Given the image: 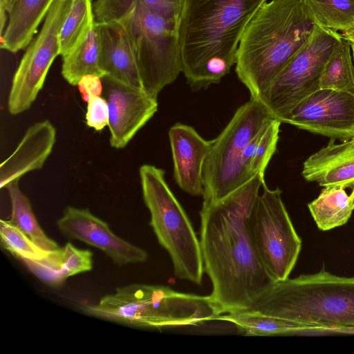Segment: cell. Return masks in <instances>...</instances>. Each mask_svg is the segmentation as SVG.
<instances>
[{
  "instance_id": "cell-1",
  "label": "cell",
  "mask_w": 354,
  "mask_h": 354,
  "mask_svg": "<svg viewBox=\"0 0 354 354\" xmlns=\"http://www.w3.org/2000/svg\"><path fill=\"white\" fill-rule=\"evenodd\" d=\"M265 183L257 175L223 199L203 203L200 244L209 295L223 314L248 310L274 283L263 266L250 231L249 218Z\"/></svg>"
},
{
  "instance_id": "cell-2",
  "label": "cell",
  "mask_w": 354,
  "mask_h": 354,
  "mask_svg": "<svg viewBox=\"0 0 354 354\" xmlns=\"http://www.w3.org/2000/svg\"><path fill=\"white\" fill-rule=\"evenodd\" d=\"M266 0H184L178 24L183 73L194 90L218 84L236 64L241 37Z\"/></svg>"
},
{
  "instance_id": "cell-3",
  "label": "cell",
  "mask_w": 354,
  "mask_h": 354,
  "mask_svg": "<svg viewBox=\"0 0 354 354\" xmlns=\"http://www.w3.org/2000/svg\"><path fill=\"white\" fill-rule=\"evenodd\" d=\"M317 24L304 0H272L261 7L247 26L236 53L235 71L250 99L261 102Z\"/></svg>"
},
{
  "instance_id": "cell-4",
  "label": "cell",
  "mask_w": 354,
  "mask_h": 354,
  "mask_svg": "<svg viewBox=\"0 0 354 354\" xmlns=\"http://www.w3.org/2000/svg\"><path fill=\"white\" fill-rule=\"evenodd\" d=\"M246 310L317 326L354 330V276L318 272L274 282Z\"/></svg>"
},
{
  "instance_id": "cell-5",
  "label": "cell",
  "mask_w": 354,
  "mask_h": 354,
  "mask_svg": "<svg viewBox=\"0 0 354 354\" xmlns=\"http://www.w3.org/2000/svg\"><path fill=\"white\" fill-rule=\"evenodd\" d=\"M82 309L88 315L109 321L151 328L197 326L220 320L223 315L210 295L140 283L118 288L98 303Z\"/></svg>"
},
{
  "instance_id": "cell-6",
  "label": "cell",
  "mask_w": 354,
  "mask_h": 354,
  "mask_svg": "<svg viewBox=\"0 0 354 354\" xmlns=\"http://www.w3.org/2000/svg\"><path fill=\"white\" fill-rule=\"evenodd\" d=\"M97 22L117 21L127 37L143 90L157 98L183 71L178 25L151 12L141 2L102 4L95 1Z\"/></svg>"
},
{
  "instance_id": "cell-7",
  "label": "cell",
  "mask_w": 354,
  "mask_h": 354,
  "mask_svg": "<svg viewBox=\"0 0 354 354\" xmlns=\"http://www.w3.org/2000/svg\"><path fill=\"white\" fill-rule=\"evenodd\" d=\"M139 174L143 200L150 213L149 225L171 258L174 275L201 285L205 272L200 240L168 186L165 171L146 164L140 167Z\"/></svg>"
},
{
  "instance_id": "cell-8",
  "label": "cell",
  "mask_w": 354,
  "mask_h": 354,
  "mask_svg": "<svg viewBox=\"0 0 354 354\" xmlns=\"http://www.w3.org/2000/svg\"><path fill=\"white\" fill-rule=\"evenodd\" d=\"M266 106L250 99L212 140L203 167V203H215L242 186L241 156L252 138L271 120Z\"/></svg>"
},
{
  "instance_id": "cell-9",
  "label": "cell",
  "mask_w": 354,
  "mask_h": 354,
  "mask_svg": "<svg viewBox=\"0 0 354 354\" xmlns=\"http://www.w3.org/2000/svg\"><path fill=\"white\" fill-rule=\"evenodd\" d=\"M342 36L317 24L306 42L273 80L261 102L272 116L284 122L304 99L320 89L323 68Z\"/></svg>"
},
{
  "instance_id": "cell-10",
  "label": "cell",
  "mask_w": 354,
  "mask_h": 354,
  "mask_svg": "<svg viewBox=\"0 0 354 354\" xmlns=\"http://www.w3.org/2000/svg\"><path fill=\"white\" fill-rule=\"evenodd\" d=\"M251 237L257 255L274 281L289 277L301 249L297 234L279 188L271 189L266 183L249 218Z\"/></svg>"
},
{
  "instance_id": "cell-11",
  "label": "cell",
  "mask_w": 354,
  "mask_h": 354,
  "mask_svg": "<svg viewBox=\"0 0 354 354\" xmlns=\"http://www.w3.org/2000/svg\"><path fill=\"white\" fill-rule=\"evenodd\" d=\"M71 5V0H55L28 45L12 78L8 100L10 114L28 110L42 88L54 59L60 55L59 35Z\"/></svg>"
},
{
  "instance_id": "cell-12",
  "label": "cell",
  "mask_w": 354,
  "mask_h": 354,
  "mask_svg": "<svg viewBox=\"0 0 354 354\" xmlns=\"http://www.w3.org/2000/svg\"><path fill=\"white\" fill-rule=\"evenodd\" d=\"M333 139L354 138V95L320 88L301 101L284 120Z\"/></svg>"
},
{
  "instance_id": "cell-13",
  "label": "cell",
  "mask_w": 354,
  "mask_h": 354,
  "mask_svg": "<svg viewBox=\"0 0 354 354\" xmlns=\"http://www.w3.org/2000/svg\"><path fill=\"white\" fill-rule=\"evenodd\" d=\"M105 99L109 109L110 145L124 148L158 111L157 98L106 77Z\"/></svg>"
},
{
  "instance_id": "cell-14",
  "label": "cell",
  "mask_w": 354,
  "mask_h": 354,
  "mask_svg": "<svg viewBox=\"0 0 354 354\" xmlns=\"http://www.w3.org/2000/svg\"><path fill=\"white\" fill-rule=\"evenodd\" d=\"M57 225L68 238L98 248L118 265L143 263L147 259L145 250L117 236L105 221L87 209L67 207Z\"/></svg>"
},
{
  "instance_id": "cell-15",
  "label": "cell",
  "mask_w": 354,
  "mask_h": 354,
  "mask_svg": "<svg viewBox=\"0 0 354 354\" xmlns=\"http://www.w3.org/2000/svg\"><path fill=\"white\" fill-rule=\"evenodd\" d=\"M169 138L176 183L192 196H203V167L212 140H205L192 127L181 123L169 129Z\"/></svg>"
},
{
  "instance_id": "cell-16",
  "label": "cell",
  "mask_w": 354,
  "mask_h": 354,
  "mask_svg": "<svg viewBox=\"0 0 354 354\" xmlns=\"http://www.w3.org/2000/svg\"><path fill=\"white\" fill-rule=\"evenodd\" d=\"M56 129L48 120L32 124L17 148L0 165V187L6 188L29 171L40 169L51 153Z\"/></svg>"
},
{
  "instance_id": "cell-17",
  "label": "cell",
  "mask_w": 354,
  "mask_h": 354,
  "mask_svg": "<svg viewBox=\"0 0 354 354\" xmlns=\"http://www.w3.org/2000/svg\"><path fill=\"white\" fill-rule=\"evenodd\" d=\"M96 28L100 64L105 77L130 87L143 89L137 62L122 26L117 21H96Z\"/></svg>"
},
{
  "instance_id": "cell-18",
  "label": "cell",
  "mask_w": 354,
  "mask_h": 354,
  "mask_svg": "<svg viewBox=\"0 0 354 354\" xmlns=\"http://www.w3.org/2000/svg\"><path fill=\"white\" fill-rule=\"evenodd\" d=\"M301 174L306 180L319 186L354 188V138L328 144L304 162Z\"/></svg>"
},
{
  "instance_id": "cell-19",
  "label": "cell",
  "mask_w": 354,
  "mask_h": 354,
  "mask_svg": "<svg viewBox=\"0 0 354 354\" xmlns=\"http://www.w3.org/2000/svg\"><path fill=\"white\" fill-rule=\"evenodd\" d=\"M25 266L37 277L49 286H61L70 277L90 271L93 268V253L67 243L64 246L49 251L43 259L24 261Z\"/></svg>"
},
{
  "instance_id": "cell-20",
  "label": "cell",
  "mask_w": 354,
  "mask_h": 354,
  "mask_svg": "<svg viewBox=\"0 0 354 354\" xmlns=\"http://www.w3.org/2000/svg\"><path fill=\"white\" fill-rule=\"evenodd\" d=\"M55 0H17L8 15L1 48L17 53L27 47Z\"/></svg>"
},
{
  "instance_id": "cell-21",
  "label": "cell",
  "mask_w": 354,
  "mask_h": 354,
  "mask_svg": "<svg viewBox=\"0 0 354 354\" xmlns=\"http://www.w3.org/2000/svg\"><path fill=\"white\" fill-rule=\"evenodd\" d=\"M62 75L71 85L77 86L86 75L104 78L100 64V44L94 18L86 35L68 53L62 56Z\"/></svg>"
},
{
  "instance_id": "cell-22",
  "label": "cell",
  "mask_w": 354,
  "mask_h": 354,
  "mask_svg": "<svg viewBox=\"0 0 354 354\" xmlns=\"http://www.w3.org/2000/svg\"><path fill=\"white\" fill-rule=\"evenodd\" d=\"M220 320L235 325L251 336L292 335L306 332H322L317 326L279 318L258 312L242 310L223 314Z\"/></svg>"
},
{
  "instance_id": "cell-23",
  "label": "cell",
  "mask_w": 354,
  "mask_h": 354,
  "mask_svg": "<svg viewBox=\"0 0 354 354\" xmlns=\"http://www.w3.org/2000/svg\"><path fill=\"white\" fill-rule=\"evenodd\" d=\"M308 207L319 230L327 231L342 226L354 210V188L348 194L343 187H324Z\"/></svg>"
},
{
  "instance_id": "cell-24",
  "label": "cell",
  "mask_w": 354,
  "mask_h": 354,
  "mask_svg": "<svg viewBox=\"0 0 354 354\" xmlns=\"http://www.w3.org/2000/svg\"><path fill=\"white\" fill-rule=\"evenodd\" d=\"M281 122L271 120L245 147L241 160L243 183L257 175H264L266 169L276 151Z\"/></svg>"
},
{
  "instance_id": "cell-25",
  "label": "cell",
  "mask_w": 354,
  "mask_h": 354,
  "mask_svg": "<svg viewBox=\"0 0 354 354\" xmlns=\"http://www.w3.org/2000/svg\"><path fill=\"white\" fill-rule=\"evenodd\" d=\"M18 183L15 182L6 187L11 203V216L8 221L43 249L47 251L58 249L59 246L57 242L49 238L41 229L28 198L21 191Z\"/></svg>"
},
{
  "instance_id": "cell-26",
  "label": "cell",
  "mask_w": 354,
  "mask_h": 354,
  "mask_svg": "<svg viewBox=\"0 0 354 354\" xmlns=\"http://www.w3.org/2000/svg\"><path fill=\"white\" fill-rule=\"evenodd\" d=\"M351 55L350 42L342 37L324 65L320 88L354 95V62Z\"/></svg>"
},
{
  "instance_id": "cell-27",
  "label": "cell",
  "mask_w": 354,
  "mask_h": 354,
  "mask_svg": "<svg viewBox=\"0 0 354 354\" xmlns=\"http://www.w3.org/2000/svg\"><path fill=\"white\" fill-rule=\"evenodd\" d=\"M316 22L334 31L354 27V0H304Z\"/></svg>"
},
{
  "instance_id": "cell-28",
  "label": "cell",
  "mask_w": 354,
  "mask_h": 354,
  "mask_svg": "<svg viewBox=\"0 0 354 354\" xmlns=\"http://www.w3.org/2000/svg\"><path fill=\"white\" fill-rule=\"evenodd\" d=\"M94 18L92 0H71L59 35L60 55H65L82 39Z\"/></svg>"
},
{
  "instance_id": "cell-29",
  "label": "cell",
  "mask_w": 354,
  "mask_h": 354,
  "mask_svg": "<svg viewBox=\"0 0 354 354\" xmlns=\"http://www.w3.org/2000/svg\"><path fill=\"white\" fill-rule=\"evenodd\" d=\"M0 236L1 245L5 250L22 261L40 260L49 252L8 220L0 221Z\"/></svg>"
},
{
  "instance_id": "cell-30",
  "label": "cell",
  "mask_w": 354,
  "mask_h": 354,
  "mask_svg": "<svg viewBox=\"0 0 354 354\" xmlns=\"http://www.w3.org/2000/svg\"><path fill=\"white\" fill-rule=\"evenodd\" d=\"M134 0H96L102 4L129 2ZM151 12L166 20L179 24L184 0H138Z\"/></svg>"
},
{
  "instance_id": "cell-31",
  "label": "cell",
  "mask_w": 354,
  "mask_h": 354,
  "mask_svg": "<svg viewBox=\"0 0 354 354\" xmlns=\"http://www.w3.org/2000/svg\"><path fill=\"white\" fill-rule=\"evenodd\" d=\"M86 124L96 131L109 125V109L107 101L100 96L91 98L87 102Z\"/></svg>"
},
{
  "instance_id": "cell-32",
  "label": "cell",
  "mask_w": 354,
  "mask_h": 354,
  "mask_svg": "<svg viewBox=\"0 0 354 354\" xmlns=\"http://www.w3.org/2000/svg\"><path fill=\"white\" fill-rule=\"evenodd\" d=\"M100 79L93 75H86L82 77L77 86L82 100L88 102L91 98L101 95L103 86Z\"/></svg>"
},
{
  "instance_id": "cell-33",
  "label": "cell",
  "mask_w": 354,
  "mask_h": 354,
  "mask_svg": "<svg viewBox=\"0 0 354 354\" xmlns=\"http://www.w3.org/2000/svg\"><path fill=\"white\" fill-rule=\"evenodd\" d=\"M16 1L17 0H0V8L4 10L8 14Z\"/></svg>"
},
{
  "instance_id": "cell-34",
  "label": "cell",
  "mask_w": 354,
  "mask_h": 354,
  "mask_svg": "<svg viewBox=\"0 0 354 354\" xmlns=\"http://www.w3.org/2000/svg\"><path fill=\"white\" fill-rule=\"evenodd\" d=\"M342 37L346 38L348 41L354 42V27L345 32H343L342 34Z\"/></svg>"
},
{
  "instance_id": "cell-35",
  "label": "cell",
  "mask_w": 354,
  "mask_h": 354,
  "mask_svg": "<svg viewBox=\"0 0 354 354\" xmlns=\"http://www.w3.org/2000/svg\"><path fill=\"white\" fill-rule=\"evenodd\" d=\"M349 42H350L351 47L353 59V62H354V42H352V41H349Z\"/></svg>"
}]
</instances>
